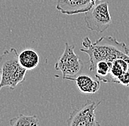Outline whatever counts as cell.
<instances>
[{
  "instance_id": "11",
  "label": "cell",
  "mask_w": 129,
  "mask_h": 126,
  "mask_svg": "<svg viewBox=\"0 0 129 126\" xmlns=\"http://www.w3.org/2000/svg\"><path fill=\"white\" fill-rule=\"evenodd\" d=\"M10 125L12 126H37L39 125V119L37 116H26L19 114L18 117L10 119Z\"/></svg>"
},
{
  "instance_id": "12",
  "label": "cell",
  "mask_w": 129,
  "mask_h": 126,
  "mask_svg": "<svg viewBox=\"0 0 129 126\" xmlns=\"http://www.w3.org/2000/svg\"><path fill=\"white\" fill-rule=\"evenodd\" d=\"M119 84L124 86H129V70L124 73L119 78Z\"/></svg>"
},
{
  "instance_id": "9",
  "label": "cell",
  "mask_w": 129,
  "mask_h": 126,
  "mask_svg": "<svg viewBox=\"0 0 129 126\" xmlns=\"http://www.w3.org/2000/svg\"><path fill=\"white\" fill-rule=\"evenodd\" d=\"M129 70V63L125 59L117 58L111 61V70L109 83L119 84V78Z\"/></svg>"
},
{
  "instance_id": "6",
  "label": "cell",
  "mask_w": 129,
  "mask_h": 126,
  "mask_svg": "<svg viewBox=\"0 0 129 126\" xmlns=\"http://www.w3.org/2000/svg\"><path fill=\"white\" fill-rule=\"evenodd\" d=\"M95 5L94 0H59L56 8L63 14L71 16L86 13Z\"/></svg>"
},
{
  "instance_id": "1",
  "label": "cell",
  "mask_w": 129,
  "mask_h": 126,
  "mask_svg": "<svg viewBox=\"0 0 129 126\" xmlns=\"http://www.w3.org/2000/svg\"><path fill=\"white\" fill-rule=\"evenodd\" d=\"M81 52L87 54L89 58V71H95L97 63L100 61H112L117 58H122L129 63V48L125 42H119L109 36L101 37L95 42H92L88 37L84 38Z\"/></svg>"
},
{
  "instance_id": "2",
  "label": "cell",
  "mask_w": 129,
  "mask_h": 126,
  "mask_svg": "<svg viewBox=\"0 0 129 126\" xmlns=\"http://www.w3.org/2000/svg\"><path fill=\"white\" fill-rule=\"evenodd\" d=\"M26 71L18 61V54L15 48L5 50L0 56V71L2 81L0 88L8 87L14 90L25 80Z\"/></svg>"
},
{
  "instance_id": "5",
  "label": "cell",
  "mask_w": 129,
  "mask_h": 126,
  "mask_svg": "<svg viewBox=\"0 0 129 126\" xmlns=\"http://www.w3.org/2000/svg\"><path fill=\"white\" fill-rule=\"evenodd\" d=\"M101 101L97 103L88 100L85 104L71 112L67 125L69 126H99L96 121L95 109Z\"/></svg>"
},
{
  "instance_id": "4",
  "label": "cell",
  "mask_w": 129,
  "mask_h": 126,
  "mask_svg": "<svg viewBox=\"0 0 129 126\" xmlns=\"http://www.w3.org/2000/svg\"><path fill=\"white\" fill-rule=\"evenodd\" d=\"M84 13V20L87 29L91 31L103 33L112 23L107 2L95 4Z\"/></svg>"
},
{
  "instance_id": "10",
  "label": "cell",
  "mask_w": 129,
  "mask_h": 126,
  "mask_svg": "<svg viewBox=\"0 0 129 126\" xmlns=\"http://www.w3.org/2000/svg\"><path fill=\"white\" fill-rule=\"evenodd\" d=\"M111 70V61H100L95 66V77L99 81L109 83V74Z\"/></svg>"
},
{
  "instance_id": "7",
  "label": "cell",
  "mask_w": 129,
  "mask_h": 126,
  "mask_svg": "<svg viewBox=\"0 0 129 126\" xmlns=\"http://www.w3.org/2000/svg\"><path fill=\"white\" fill-rule=\"evenodd\" d=\"M71 80L76 82L79 91L84 94H93L98 91L101 83L98 81L94 80L87 75H79L77 77Z\"/></svg>"
},
{
  "instance_id": "8",
  "label": "cell",
  "mask_w": 129,
  "mask_h": 126,
  "mask_svg": "<svg viewBox=\"0 0 129 126\" xmlns=\"http://www.w3.org/2000/svg\"><path fill=\"white\" fill-rule=\"evenodd\" d=\"M18 61L26 70H32L38 66L40 57L35 50L25 49L18 55Z\"/></svg>"
},
{
  "instance_id": "13",
  "label": "cell",
  "mask_w": 129,
  "mask_h": 126,
  "mask_svg": "<svg viewBox=\"0 0 129 126\" xmlns=\"http://www.w3.org/2000/svg\"><path fill=\"white\" fill-rule=\"evenodd\" d=\"M1 81H2V76H1V71H0V85H1ZM1 90V88H0Z\"/></svg>"
},
{
  "instance_id": "3",
  "label": "cell",
  "mask_w": 129,
  "mask_h": 126,
  "mask_svg": "<svg viewBox=\"0 0 129 126\" xmlns=\"http://www.w3.org/2000/svg\"><path fill=\"white\" fill-rule=\"evenodd\" d=\"M74 48V45L65 42L64 52L54 66L56 70L62 72L64 79L71 80L77 77L84 69V63L75 53Z\"/></svg>"
}]
</instances>
